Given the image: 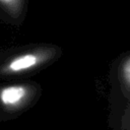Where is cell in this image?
<instances>
[{
  "mask_svg": "<svg viewBox=\"0 0 130 130\" xmlns=\"http://www.w3.org/2000/svg\"><path fill=\"white\" fill-rule=\"evenodd\" d=\"M48 58L47 53L42 52H28L11 59L2 69V72L6 74H16L28 71L39 64L43 63Z\"/></svg>",
  "mask_w": 130,
  "mask_h": 130,
  "instance_id": "cell-2",
  "label": "cell"
},
{
  "mask_svg": "<svg viewBox=\"0 0 130 130\" xmlns=\"http://www.w3.org/2000/svg\"><path fill=\"white\" fill-rule=\"evenodd\" d=\"M118 130H130V52L122 54L113 66Z\"/></svg>",
  "mask_w": 130,
  "mask_h": 130,
  "instance_id": "cell-1",
  "label": "cell"
},
{
  "mask_svg": "<svg viewBox=\"0 0 130 130\" xmlns=\"http://www.w3.org/2000/svg\"><path fill=\"white\" fill-rule=\"evenodd\" d=\"M28 95V89L23 85H10L0 90V103L8 108H15L23 103Z\"/></svg>",
  "mask_w": 130,
  "mask_h": 130,
  "instance_id": "cell-3",
  "label": "cell"
},
{
  "mask_svg": "<svg viewBox=\"0 0 130 130\" xmlns=\"http://www.w3.org/2000/svg\"><path fill=\"white\" fill-rule=\"evenodd\" d=\"M21 5L22 1L19 0H0V6L14 17L17 16L20 12Z\"/></svg>",
  "mask_w": 130,
  "mask_h": 130,
  "instance_id": "cell-4",
  "label": "cell"
}]
</instances>
